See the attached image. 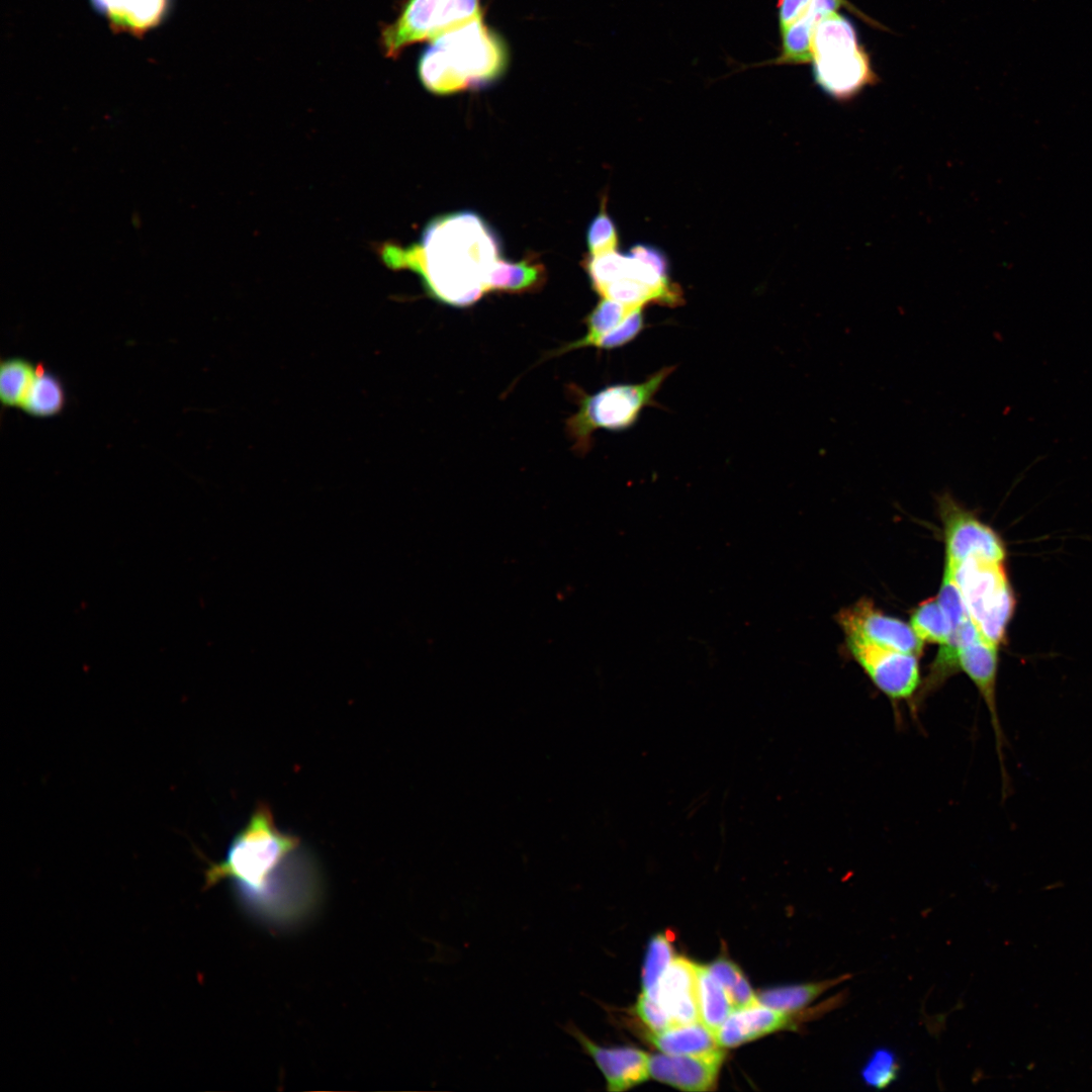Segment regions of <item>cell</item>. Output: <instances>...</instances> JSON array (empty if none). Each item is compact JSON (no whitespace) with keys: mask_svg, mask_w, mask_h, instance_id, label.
I'll use <instances>...</instances> for the list:
<instances>
[{"mask_svg":"<svg viewBox=\"0 0 1092 1092\" xmlns=\"http://www.w3.org/2000/svg\"><path fill=\"white\" fill-rule=\"evenodd\" d=\"M850 978L851 974H843L817 982L766 989L757 994V999L760 1004L769 1008L787 1013H796L831 988L842 984Z\"/></svg>","mask_w":1092,"mask_h":1092,"instance_id":"obj_18","label":"cell"},{"mask_svg":"<svg viewBox=\"0 0 1092 1092\" xmlns=\"http://www.w3.org/2000/svg\"><path fill=\"white\" fill-rule=\"evenodd\" d=\"M586 244L589 255L597 256L616 250L618 232L613 218L602 201L600 212L590 221L586 232Z\"/></svg>","mask_w":1092,"mask_h":1092,"instance_id":"obj_28","label":"cell"},{"mask_svg":"<svg viewBox=\"0 0 1092 1092\" xmlns=\"http://www.w3.org/2000/svg\"><path fill=\"white\" fill-rule=\"evenodd\" d=\"M675 367L667 366L639 383L614 384L593 394L578 388V410L566 420V433L576 453H587L598 429L625 430L633 426L643 408L656 404L655 395Z\"/></svg>","mask_w":1092,"mask_h":1092,"instance_id":"obj_5","label":"cell"},{"mask_svg":"<svg viewBox=\"0 0 1092 1092\" xmlns=\"http://www.w3.org/2000/svg\"><path fill=\"white\" fill-rule=\"evenodd\" d=\"M647 1040L668 1055H704L715 1052L718 1045L715 1034L701 1021L672 1026L662 1031H649Z\"/></svg>","mask_w":1092,"mask_h":1092,"instance_id":"obj_17","label":"cell"},{"mask_svg":"<svg viewBox=\"0 0 1092 1092\" xmlns=\"http://www.w3.org/2000/svg\"><path fill=\"white\" fill-rule=\"evenodd\" d=\"M673 958L670 939L663 933L653 936L649 941L642 970L643 994L656 999L659 980Z\"/></svg>","mask_w":1092,"mask_h":1092,"instance_id":"obj_26","label":"cell"},{"mask_svg":"<svg viewBox=\"0 0 1092 1092\" xmlns=\"http://www.w3.org/2000/svg\"><path fill=\"white\" fill-rule=\"evenodd\" d=\"M64 404L65 393L61 381L53 373L37 366L21 407L34 417H51L60 413Z\"/></svg>","mask_w":1092,"mask_h":1092,"instance_id":"obj_21","label":"cell"},{"mask_svg":"<svg viewBox=\"0 0 1092 1092\" xmlns=\"http://www.w3.org/2000/svg\"><path fill=\"white\" fill-rule=\"evenodd\" d=\"M937 601L951 624L952 634L971 618L962 594L947 568H944Z\"/></svg>","mask_w":1092,"mask_h":1092,"instance_id":"obj_29","label":"cell"},{"mask_svg":"<svg viewBox=\"0 0 1092 1092\" xmlns=\"http://www.w3.org/2000/svg\"><path fill=\"white\" fill-rule=\"evenodd\" d=\"M483 16L480 0H405L396 18L382 27L380 47L397 58L407 47Z\"/></svg>","mask_w":1092,"mask_h":1092,"instance_id":"obj_7","label":"cell"},{"mask_svg":"<svg viewBox=\"0 0 1092 1092\" xmlns=\"http://www.w3.org/2000/svg\"><path fill=\"white\" fill-rule=\"evenodd\" d=\"M113 33L142 38L163 24L171 14L174 0H89Z\"/></svg>","mask_w":1092,"mask_h":1092,"instance_id":"obj_15","label":"cell"},{"mask_svg":"<svg viewBox=\"0 0 1092 1092\" xmlns=\"http://www.w3.org/2000/svg\"><path fill=\"white\" fill-rule=\"evenodd\" d=\"M636 308L640 307H629L618 301L602 297L584 320L586 326L585 335L581 339L556 350L554 354L560 355L578 348L596 347L604 337L616 330Z\"/></svg>","mask_w":1092,"mask_h":1092,"instance_id":"obj_20","label":"cell"},{"mask_svg":"<svg viewBox=\"0 0 1092 1092\" xmlns=\"http://www.w3.org/2000/svg\"><path fill=\"white\" fill-rule=\"evenodd\" d=\"M852 656L875 686L893 701L909 699L920 684L918 656L875 644L846 633Z\"/></svg>","mask_w":1092,"mask_h":1092,"instance_id":"obj_9","label":"cell"},{"mask_svg":"<svg viewBox=\"0 0 1092 1092\" xmlns=\"http://www.w3.org/2000/svg\"><path fill=\"white\" fill-rule=\"evenodd\" d=\"M696 982L700 1021L715 1033L734 1010V1006L708 966L696 964Z\"/></svg>","mask_w":1092,"mask_h":1092,"instance_id":"obj_19","label":"cell"},{"mask_svg":"<svg viewBox=\"0 0 1092 1092\" xmlns=\"http://www.w3.org/2000/svg\"><path fill=\"white\" fill-rule=\"evenodd\" d=\"M899 1062L896 1055L888 1049L874 1051L866 1061L860 1077L863 1083L876 1089H884L896 1081L899 1075Z\"/></svg>","mask_w":1092,"mask_h":1092,"instance_id":"obj_27","label":"cell"},{"mask_svg":"<svg viewBox=\"0 0 1092 1092\" xmlns=\"http://www.w3.org/2000/svg\"><path fill=\"white\" fill-rule=\"evenodd\" d=\"M301 858L300 839L281 831L270 809L259 804L230 843L225 856L208 862L204 889L230 881L245 906L268 912L293 887Z\"/></svg>","mask_w":1092,"mask_h":1092,"instance_id":"obj_2","label":"cell"},{"mask_svg":"<svg viewBox=\"0 0 1092 1092\" xmlns=\"http://www.w3.org/2000/svg\"><path fill=\"white\" fill-rule=\"evenodd\" d=\"M945 568L978 629L996 645L1003 643L1016 607L1004 562L970 557L956 566L945 565Z\"/></svg>","mask_w":1092,"mask_h":1092,"instance_id":"obj_6","label":"cell"},{"mask_svg":"<svg viewBox=\"0 0 1092 1092\" xmlns=\"http://www.w3.org/2000/svg\"><path fill=\"white\" fill-rule=\"evenodd\" d=\"M708 968L726 990L729 997L745 978L738 966L726 959H718L709 965Z\"/></svg>","mask_w":1092,"mask_h":1092,"instance_id":"obj_31","label":"cell"},{"mask_svg":"<svg viewBox=\"0 0 1092 1092\" xmlns=\"http://www.w3.org/2000/svg\"><path fill=\"white\" fill-rule=\"evenodd\" d=\"M816 24L806 15L781 31L782 51L777 65H801L812 62V40Z\"/></svg>","mask_w":1092,"mask_h":1092,"instance_id":"obj_23","label":"cell"},{"mask_svg":"<svg viewBox=\"0 0 1092 1092\" xmlns=\"http://www.w3.org/2000/svg\"><path fill=\"white\" fill-rule=\"evenodd\" d=\"M36 368L22 358H10L0 366V397L6 406H21Z\"/></svg>","mask_w":1092,"mask_h":1092,"instance_id":"obj_24","label":"cell"},{"mask_svg":"<svg viewBox=\"0 0 1092 1092\" xmlns=\"http://www.w3.org/2000/svg\"><path fill=\"white\" fill-rule=\"evenodd\" d=\"M800 1021L795 1013L757 1003L734 1009L714 1034L719 1046L733 1048L775 1031L796 1029Z\"/></svg>","mask_w":1092,"mask_h":1092,"instance_id":"obj_13","label":"cell"},{"mask_svg":"<svg viewBox=\"0 0 1092 1092\" xmlns=\"http://www.w3.org/2000/svg\"><path fill=\"white\" fill-rule=\"evenodd\" d=\"M566 1031L600 1069L608 1091L628 1090L649 1077V1056L643 1051L630 1046H602L571 1022L566 1025Z\"/></svg>","mask_w":1092,"mask_h":1092,"instance_id":"obj_11","label":"cell"},{"mask_svg":"<svg viewBox=\"0 0 1092 1092\" xmlns=\"http://www.w3.org/2000/svg\"><path fill=\"white\" fill-rule=\"evenodd\" d=\"M583 268L593 289L599 293L605 286L627 277L629 254L614 250L597 256L588 255L583 260Z\"/></svg>","mask_w":1092,"mask_h":1092,"instance_id":"obj_25","label":"cell"},{"mask_svg":"<svg viewBox=\"0 0 1092 1092\" xmlns=\"http://www.w3.org/2000/svg\"><path fill=\"white\" fill-rule=\"evenodd\" d=\"M812 0H779L778 16L781 31L798 20Z\"/></svg>","mask_w":1092,"mask_h":1092,"instance_id":"obj_32","label":"cell"},{"mask_svg":"<svg viewBox=\"0 0 1092 1092\" xmlns=\"http://www.w3.org/2000/svg\"><path fill=\"white\" fill-rule=\"evenodd\" d=\"M499 255L498 238L472 211L432 219L417 244L381 249L389 267L415 271L430 296L455 307L469 306L486 293L485 275Z\"/></svg>","mask_w":1092,"mask_h":1092,"instance_id":"obj_1","label":"cell"},{"mask_svg":"<svg viewBox=\"0 0 1092 1092\" xmlns=\"http://www.w3.org/2000/svg\"><path fill=\"white\" fill-rule=\"evenodd\" d=\"M911 627L922 642L941 646L950 642L951 624L937 599H928L917 606L911 615Z\"/></svg>","mask_w":1092,"mask_h":1092,"instance_id":"obj_22","label":"cell"},{"mask_svg":"<svg viewBox=\"0 0 1092 1092\" xmlns=\"http://www.w3.org/2000/svg\"><path fill=\"white\" fill-rule=\"evenodd\" d=\"M655 1000L673 1026L700 1021L696 964L674 957L659 980Z\"/></svg>","mask_w":1092,"mask_h":1092,"instance_id":"obj_14","label":"cell"},{"mask_svg":"<svg viewBox=\"0 0 1092 1092\" xmlns=\"http://www.w3.org/2000/svg\"><path fill=\"white\" fill-rule=\"evenodd\" d=\"M635 1011L652 1031H662L673 1026L659 1003L645 994L638 997Z\"/></svg>","mask_w":1092,"mask_h":1092,"instance_id":"obj_30","label":"cell"},{"mask_svg":"<svg viewBox=\"0 0 1092 1092\" xmlns=\"http://www.w3.org/2000/svg\"><path fill=\"white\" fill-rule=\"evenodd\" d=\"M837 621L844 633H852L883 647L919 656L923 642L905 622L886 616L862 599L842 609Z\"/></svg>","mask_w":1092,"mask_h":1092,"instance_id":"obj_10","label":"cell"},{"mask_svg":"<svg viewBox=\"0 0 1092 1092\" xmlns=\"http://www.w3.org/2000/svg\"><path fill=\"white\" fill-rule=\"evenodd\" d=\"M938 506L944 526L945 565L952 567L970 557L1004 562V542L991 527L959 506L947 492L938 497Z\"/></svg>","mask_w":1092,"mask_h":1092,"instance_id":"obj_8","label":"cell"},{"mask_svg":"<svg viewBox=\"0 0 1092 1092\" xmlns=\"http://www.w3.org/2000/svg\"><path fill=\"white\" fill-rule=\"evenodd\" d=\"M811 63L817 86L838 102H848L879 82L853 24L837 12L817 24Z\"/></svg>","mask_w":1092,"mask_h":1092,"instance_id":"obj_4","label":"cell"},{"mask_svg":"<svg viewBox=\"0 0 1092 1092\" xmlns=\"http://www.w3.org/2000/svg\"><path fill=\"white\" fill-rule=\"evenodd\" d=\"M725 1052L704 1055L649 1056V1076L685 1091H709L717 1084Z\"/></svg>","mask_w":1092,"mask_h":1092,"instance_id":"obj_12","label":"cell"},{"mask_svg":"<svg viewBox=\"0 0 1092 1092\" xmlns=\"http://www.w3.org/2000/svg\"><path fill=\"white\" fill-rule=\"evenodd\" d=\"M546 273L543 265L534 258L519 262L497 259L485 275V289L508 293H525L541 288Z\"/></svg>","mask_w":1092,"mask_h":1092,"instance_id":"obj_16","label":"cell"},{"mask_svg":"<svg viewBox=\"0 0 1092 1092\" xmlns=\"http://www.w3.org/2000/svg\"><path fill=\"white\" fill-rule=\"evenodd\" d=\"M509 57L506 42L480 16L430 40L420 56L418 74L428 91L448 95L496 81Z\"/></svg>","mask_w":1092,"mask_h":1092,"instance_id":"obj_3","label":"cell"}]
</instances>
